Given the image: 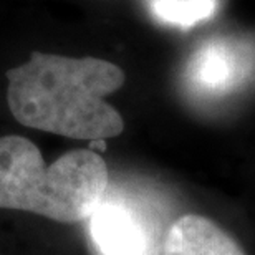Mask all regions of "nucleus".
<instances>
[{
	"instance_id": "1",
	"label": "nucleus",
	"mask_w": 255,
	"mask_h": 255,
	"mask_svg": "<svg viewBox=\"0 0 255 255\" xmlns=\"http://www.w3.org/2000/svg\"><path fill=\"white\" fill-rule=\"evenodd\" d=\"M7 80L10 113L27 128L100 142L125 129L123 116L105 100L125 85V71L111 62L33 52Z\"/></svg>"
},
{
	"instance_id": "2",
	"label": "nucleus",
	"mask_w": 255,
	"mask_h": 255,
	"mask_svg": "<svg viewBox=\"0 0 255 255\" xmlns=\"http://www.w3.org/2000/svg\"><path fill=\"white\" fill-rule=\"evenodd\" d=\"M108 184V167L98 152L68 151L47 166L27 137H0V209L76 224L91 217L106 197Z\"/></svg>"
},
{
	"instance_id": "6",
	"label": "nucleus",
	"mask_w": 255,
	"mask_h": 255,
	"mask_svg": "<svg viewBox=\"0 0 255 255\" xmlns=\"http://www.w3.org/2000/svg\"><path fill=\"white\" fill-rule=\"evenodd\" d=\"M219 0H149L152 17L177 28H192L216 13Z\"/></svg>"
},
{
	"instance_id": "5",
	"label": "nucleus",
	"mask_w": 255,
	"mask_h": 255,
	"mask_svg": "<svg viewBox=\"0 0 255 255\" xmlns=\"http://www.w3.org/2000/svg\"><path fill=\"white\" fill-rule=\"evenodd\" d=\"M162 255H246V252L211 219L186 214L167 231Z\"/></svg>"
},
{
	"instance_id": "3",
	"label": "nucleus",
	"mask_w": 255,
	"mask_h": 255,
	"mask_svg": "<svg viewBox=\"0 0 255 255\" xmlns=\"http://www.w3.org/2000/svg\"><path fill=\"white\" fill-rule=\"evenodd\" d=\"M254 53L242 42L214 38L192 53L186 80L194 93L209 98L226 96L241 88L254 70Z\"/></svg>"
},
{
	"instance_id": "4",
	"label": "nucleus",
	"mask_w": 255,
	"mask_h": 255,
	"mask_svg": "<svg viewBox=\"0 0 255 255\" xmlns=\"http://www.w3.org/2000/svg\"><path fill=\"white\" fill-rule=\"evenodd\" d=\"M90 234L100 255L149 254V232L142 219L131 207L106 197L91 214Z\"/></svg>"
}]
</instances>
